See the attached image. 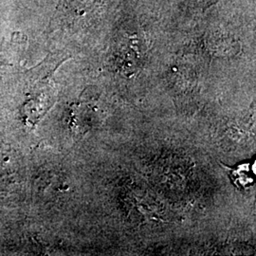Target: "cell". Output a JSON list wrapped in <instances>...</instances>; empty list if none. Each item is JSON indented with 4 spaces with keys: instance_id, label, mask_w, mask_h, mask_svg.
I'll use <instances>...</instances> for the list:
<instances>
[{
    "instance_id": "obj_1",
    "label": "cell",
    "mask_w": 256,
    "mask_h": 256,
    "mask_svg": "<svg viewBox=\"0 0 256 256\" xmlns=\"http://www.w3.org/2000/svg\"><path fill=\"white\" fill-rule=\"evenodd\" d=\"M113 52L120 68L133 72L140 64L146 52V38L136 18L126 16L116 24Z\"/></svg>"
},
{
    "instance_id": "obj_2",
    "label": "cell",
    "mask_w": 256,
    "mask_h": 256,
    "mask_svg": "<svg viewBox=\"0 0 256 256\" xmlns=\"http://www.w3.org/2000/svg\"><path fill=\"white\" fill-rule=\"evenodd\" d=\"M230 176L232 182L241 188H248L254 183L252 172L248 164H238L234 168H232Z\"/></svg>"
}]
</instances>
